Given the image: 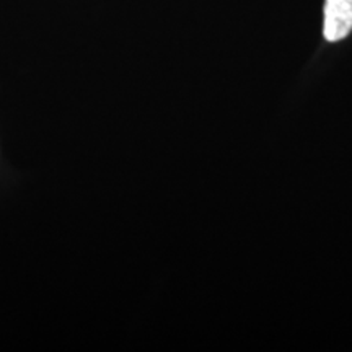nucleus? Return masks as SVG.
<instances>
[{"label": "nucleus", "mask_w": 352, "mask_h": 352, "mask_svg": "<svg viewBox=\"0 0 352 352\" xmlns=\"http://www.w3.org/2000/svg\"><path fill=\"white\" fill-rule=\"evenodd\" d=\"M352 32V0H324L323 34L329 43L344 39Z\"/></svg>", "instance_id": "obj_1"}]
</instances>
